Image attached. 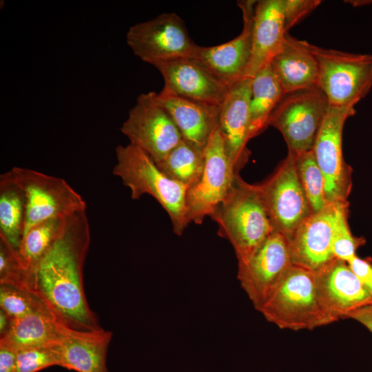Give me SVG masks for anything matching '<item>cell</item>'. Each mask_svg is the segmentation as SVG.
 I'll return each instance as SVG.
<instances>
[{
  "instance_id": "obj_22",
  "label": "cell",
  "mask_w": 372,
  "mask_h": 372,
  "mask_svg": "<svg viewBox=\"0 0 372 372\" xmlns=\"http://www.w3.org/2000/svg\"><path fill=\"white\" fill-rule=\"evenodd\" d=\"M270 65L285 94L318 86V64L311 43L289 33Z\"/></svg>"
},
{
  "instance_id": "obj_12",
  "label": "cell",
  "mask_w": 372,
  "mask_h": 372,
  "mask_svg": "<svg viewBox=\"0 0 372 372\" xmlns=\"http://www.w3.org/2000/svg\"><path fill=\"white\" fill-rule=\"evenodd\" d=\"M355 113L353 107L329 106L312 152L325 179L328 203H347L351 189V167L342 154V131L348 118Z\"/></svg>"
},
{
  "instance_id": "obj_7",
  "label": "cell",
  "mask_w": 372,
  "mask_h": 372,
  "mask_svg": "<svg viewBox=\"0 0 372 372\" xmlns=\"http://www.w3.org/2000/svg\"><path fill=\"white\" fill-rule=\"evenodd\" d=\"M6 173L25 195L23 236L32 227L44 220L86 211L85 200L63 178L19 167H14Z\"/></svg>"
},
{
  "instance_id": "obj_37",
  "label": "cell",
  "mask_w": 372,
  "mask_h": 372,
  "mask_svg": "<svg viewBox=\"0 0 372 372\" xmlns=\"http://www.w3.org/2000/svg\"><path fill=\"white\" fill-rule=\"evenodd\" d=\"M13 319L0 309V338L4 336L10 330Z\"/></svg>"
},
{
  "instance_id": "obj_16",
  "label": "cell",
  "mask_w": 372,
  "mask_h": 372,
  "mask_svg": "<svg viewBox=\"0 0 372 372\" xmlns=\"http://www.w3.org/2000/svg\"><path fill=\"white\" fill-rule=\"evenodd\" d=\"M320 303L332 322L353 311L372 304V295L348 263L337 258L314 271Z\"/></svg>"
},
{
  "instance_id": "obj_31",
  "label": "cell",
  "mask_w": 372,
  "mask_h": 372,
  "mask_svg": "<svg viewBox=\"0 0 372 372\" xmlns=\"http://www.w3.org/2000/svg\"><path fill=\"white\" fill-rule=\"evenodd\" d=\"M362 240L355 238L347 222V203H342L338 212L332 239V253L335 258L348 262L356 255Z\"/></svg>"
},
{
  "instance_id": "obj_9",
  "label": "cell",
  "mask_w": 372,
  "mask_h": 372,
  "mask_svg": "<svg viewBox=\"0 0 372 372\" xmlns=\"http://www.w3.org/2000/svg\"><path fill=\"white\" fill-rule=\"evenodd\" d=\"M156 92L141 94L120 130L130 143L157 164L183 139L172 118L158 102Z\"/></svg>"
},
{
  "instance_id": "obj_15",
  "label": "cell",
  "mask_w": 372,
  "mask_h": 372,
  "mask_svg": "<svg viewBox=\"0 0 372 372\" xmlns=\"http://www.w3.org/2000/svg\"><path fill=\"white\" fill-rule=\"evenodd\" d=\"M165 87L176 94L204 104L220 107L229 87L195 57H184L154 65Z\"/></svg>"
},
{
  "instance_id": "obj_36",
  "label": "cell",
  "mask_w": 372,
  "mask_h": 372,
  "mask_svg": "<svg viewBox=\"0 0 372 372\" xmlns=\"http://www.w3.org/2000/svg\"><path fill=\"white\" fill-rule=\"evenodd\" d=\"M347 318L353 319L372 333V304L361 307L351 312Z\"/></svg>"
},
{
  "instance_id": "obj_2",
  "label": "cell",
  "mask_w": 372,
  "mask_h": 372,
  "mask_svg": "<svg viewBox=\"0 0 372 372\" xmlns=\"http://www.w3.org/2000/svg\"><path fill=\"white\" fill-rule=\"evenodd\" d=\"M113 175L118 177L131 192V198L149 195L168 214L173 231L181 236L189 223L186 195L188 188L169 178L146 153L129 143L116 147Z\"/></svg>"
},
{
  "instance_id": "obj_6",
  "label": "cell",
  "mask_w": 372,
  "mask_h": 372,
  "mask_svg": "<svg viewBox=\"0 0 372 372\" xmlns=\"http://www.w3.org/2000/svg\"><path fill=\"white\" fill-rule=\"evenodd\" d=\"M329 106L318 86L285 93L272 112L269 125L281 132L289 153L308 152L313 149Z\"/></svg>"
},
{
  "instance_id": "obj_5",
  "label": "cell",
  "mask_w": 372,
  "mask_h": 372,
  "mask_svg": "<svg viewBox=\"0 0 372 372\" xmlns=\"http://www.w3.org/2000/svg\"><path fill=\"white\" fill-rule=\"evenodd\" d=\"M318 64V87L329 105L353 107L372 87V54L349 53L311 43Z\"/></svg>"
},
{
  "instance_id": "obj_29",
  "label": "cell",
  "mask_w": 372,
  "mask_h": 372,
  "mask_svg": "<svg viewBox=\"0 0 372 372\" xmlns=\"http://www.w3.org/2000/svg\"><path fill=\"white\" fill-rule=\"evenodd\" d=\"M0 309L13 320L34 312L48 311L34 292L5 283H0Z\"/></svg>"
},
{
  "instance_id": "obj_21",
  "label": "cell",
  "mask_w": 372,
  "mask_h": 372,
  "mask_svg": "<svg viewBox=\"0 0 372 372\" xmlns=\"http://www.w3.org/2000/svg\"><path fill=\"white\" fill-rule=\"evenodd\" d=\"M280 0L257 1L254 14L251 56L244 77L252 78L282 50L286 34Z\"/></svg>"
},
{
  "instance_id": "obj_3",
  "label": "cell",
  "mask_w": 372,
  "mask_h": 372,
  "mask_svg": "<svg viewBox=\"0 0 372 372\" xmlns=\"http://www.w3.org/2000/svg\"><path fill=\"white\" fill-rule=\"evenodd\" d=\"M218 234L232 245L238 262L247 258L274 231L258 185L239 175L225 200L210 216Z\"/></svg>"
},
{
  "instance_id": "obj_33",
  "label": "cell",
  "mask_w": 372,
  "mask_h": 372,
  "mask_svg": "<svg viewBox=\"0 0 372 372\" xmlns=\"http://www.w3.org/2000/svg\"><path fill=\"white\" fill-rule=\"evenodd\" d=\"M320 3L319 0H280L286 32H288Z\"/></svg>"
},
{
  "instance_id": "obj_32",
  "label": "cell",
  "mask_w": 372,
  "mask_h": 372,
  "mask_svg": "<svg viewBox=\"0 0 372 372\" xmlns=\"http://www.w3.org/2000/svg\"><path fill=\"white\" fill-rule=\"evenodd\" d=\"M52 344L17 351L14 372H37L57 365L56 354Z\"/></svg>"
},
{
  "instance_id": "obj_23",
  "label": "cell",
  "mask_w": 372,
  "mask_h": 372,
  "mask_svg": "<svg viewBox=\"0 0 372 372\" xmlns=\"http://www.w3.org/2000/svg\"><path fill=\"white\" fill-rule=\"evenodd\" d=\"M68 327L48 311H39L13 320L8 332L0 338V344L17 351L52 344L57 342Z\"/></svg>"
},
{
  "instance_id": "obj_20",
  "label": "cell",
  "mask_w": 372,
  "mask_h": 372,
  "mask_svg": "<svg viewBox=\"0 0 372 372\" xmlns=\"http://www.w3.org/2000/svg\"><path fill=\"white\" fill-rule=\"evenodd\" d=\"M156 97L178 127L183 139L204 149L218 125L220 107L180 96L165 86Z\"/></svg>"
},
{
  "instance_id": "obj_18",
  "label": "cell",
  "mask_w": 372,
  "mask_h": 372,
  "mask_svg": "<svg viewBox=\"0 0 372 372\" xmlns=\"http://www.w3.org/2000/svg\"><path fill=\"white\" fill-rule=\"evenodd\" d=\"M251 78L243 77L229 87L220 108L218 128L223 138L229 160L238 174L249 154V100Z\"/></svg>"
},
{
  "instance_id": "obj_25",
  "label": "cell",
  "mask_w": 372,
  "mask_h": 372,
  "mask_svg": "<svg viewBox=\"0 0 372 372\" xmlns=\"http://www.w3.org/2000/svg\"><path fill=\"white\" fill-rule=\"evenodd\" d=\"M25 222V198L23 190L7 173L0 176V235L19 251Z\"/></svg>"
},
{
  "instance_id": "obj_14",
  "label": "cell",
  "mask_w": 372,
  "mask_h": 372,
  "mask_svg": "<svg viewBox=\"0 0 372 372\" xmlns=\"http://www.w3.org/2000/svg\"><path fill=\"white\" fill-rule=\"evenodd\" d=\"M342 203H329L322 210L312 213L287 240L293 265L313 271L335 259L332 239L338 209Z\"/></svg>"
},
{
  "instance_id": "obj_34",
  "label": "cell",
  "mask_w": 372,
  "mask_h": 372,
  "mask_svg": "<svg viewBox=\"0 0 372 372\" xmlns=\"http://www.w3.org/2000/svg\"><path fill=\"white\" fill-rule=\"evenodd\" d=\"M347 263L362 284L372 295V264L358 256Z\"/></svg>"
},
{
  "instance_id": "obj_17",
  "label": "cell",
  "mask_w": 372,
  "mask_h": 372,
  "mask_svg": "<svg viewBox=\"0 0 372 372\" xmlns=\"http://www.w3.org/2000/svg\"><path fill=\"white\" fill-rule=\"evenodd\" d=\"M257 1H239L243 28L234 39L220 45L197 48L195 58L229 87L244 77L252 50L254 8Z\"/></svg>"
},
{
  "instance_id": "obj_10",
  "label": "cell",
  "mask_w": 372,
  "mask_h": 372,
  "mask_svg": "<svg viewBox=\"0 0 372 372\" xmlns=\"http://www.w3.org/2000/svg\"><path fill=\"white\" fill-rule=\"evenodd\" d=\"M205 165L198 182L187 189V219L200 225L213 214L229 193L236 177L217 127L204 149Z\"/></svg>"
},
{
  "instance_id": "obj_28",
  "label": "cell",
  "mask_w": 372,
  "mask_h": 372,
  "mask_svg": "<svg viewBox=\"0 0 372 372\" xmlns=\"http://www.w3.org/2000/svg\"><path fill=\"white\" fill-rule=\"evenodd\" d=\"M295 155V154H294ZM296 167L301 186L312 213L324 209L329 203L325 194V179L312 151L295 155Z\"/></svg>"
},
{
  "instance_id": "obj_27",
  "label": "cell",
  "mask_w": 372,
  "mask_h": 372,
  "mask_svg": "<svg viewBox=\"0 0 372 372\" xmlns=\"http://www.w3.org/2000/svg\"><path fill=\"white\" fill-rule=\"evenodd\" d=\"M66 218H52L41 222L32 227L23 236L19 254L30 276L32 288L35 269L59 235Z\"/></svg>"
},
{
  "instance_id": "obj_30",
  "label": "cell",
  "mask_w": 372,
  "mask_h": 372,
  "mask_svg": "<svg viewBox=\"0 0 372 372\" xmlns=\"http://www.w3.org/2000/svg\"><path fill=\"white\" fill-rule=\"evenodd\" d=\"M0 283L10 284L33 292L31 278L14 250L0 235Z\"/></svg>"
},
{
  "instance_id": "obj_1",
  "label": "cell",
  "mask_w": 372,
  "mask_h": 372,
  "mask_svg": "<svg viewBox=\"0 0 372 372\" xmlns=\"http://www.w3.org/2000/svg\"><path fill=\"white\" fill-rule=\"evenodd\" d=\"M91 241L86 211L65 225L37 267L32 290L62 324L78 331L102 329L83 289V267Z\"/></svg>"
},
{
  "instance_id": "obj_24",
  "label": "cell",
  "mask_w": 372,
  "mask_h": 372,
  "mask_svg": "<svg viewBox=\"0 0 372 372\" xmlns=\"http://www.w3.org/2000/svg\"><path fill=\"white\" fill-rule=\"evenodd\" d=\"M284 92L269 64L251 78L249 100L250 139L268 125L269 117Z\"/></svg>"
},
{
  "instance_id": "obj_35",
  "label": "cell",
  "mask_w": 372,
  "mask_h": 372,
  "mask_svg": "<svg viewBox=\"0 0 372 372\" xmlns=\"http://www.w3.org/2000/svg\"><path fill=\"white\" fill-rule=\"evenodd\" d=\"M17 351L0 344V372H14Z\"/></svg>"
},
{
  "instance_id": "obj_13",
  "label": "cell",
  "mask_w": 372,
  "mask_h": 372,
  "mask_svg": "<svg viewBox=\"0 0 372 372\" xmlns=\"http://www.w3.org/2000/svg\"><path fill=\"white\" fill-rule=\"evenodd\" d=\"M291 265L288 241L276 231L247 258L238 262L237 279L256 310L266 302Z\"/></svg>"
},
{
  "instance_id": "obj_19",
  "label": "cell",
  "mask_w": 372,
  "mask_h": 372,
  "mask_svg": "<svg viewBox=\"0 0 372 372\" xmlns=\"http://www.w3.org/2000/svg\"><path fill=\"white\" fill-rule=\"evenodd\" d=\"M112 332L78 331L67 328L52 344L58 366L77 372H108L107 354Z\"/></svg>"
},
{
  "instance_id": "obj_8",
  "label": "cell",
  "mask_w": 372,
  "mask_h": 372,
  "mask_svg": "<svg viewBox=\"0 0 372 372\" xmlns=\"http://www.w3.org/2000/svg\"><path fill=\"white\" fill-rule=\"evenodd\" d=\"M126 42L133 53L152 65L173 59L195 57L198 47L176 13H162L132 25Z\"/></svg>"
},
{
  "instance_id": "obj_26",
  "label": "cell",
  "mask_w": 372,
  "mask_h": 372,
  "mask_svg": "<svg viewBox=\"0 0 372 372\" xmlns=\"http://www.w3.org/2000/svg\"><path fill=\"white\" fill-rule=\"evenodd\" d=\"M157 165L169 178L189 189L202 176L205 165L204 149L183 140Z\"/></svg>"
},
{
  "instance_id": "obj_4",
  "label": "cell",
  "mask_w": 372,
  "mask_h": 372,
  "mask_svg": "<svg viewBox=\"0 0 372 372\" xmlns=\"http://www.w3.org/2000/svg\"><path fill=\"white\" fill-rule=\"evenodd\" d=\"M258 311L282 329L311 330L332 323L320 303L315 272L293 264Z\"/></svg>"
},
{
  "instance_id": "obj_11",
  "label": "cell",
  "mask_w": 372,
  "mask_h": 372,
  "mask_svg": "<svg viewBox=\"0 0 372 372\" xmlns=\"http://www.w3.org/2000/svg\"><path fill=\"white\" fill-rule=\"evenodd\" d=\"M258 187L274 231L288 240L312 214L299 180L295 155L289 152L275 173Z\"/></svg>"
}]
</instances>
